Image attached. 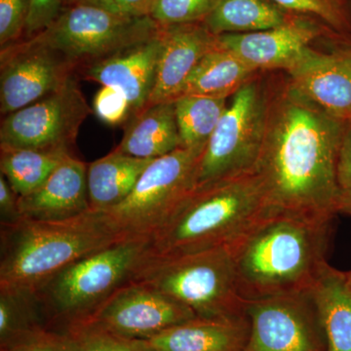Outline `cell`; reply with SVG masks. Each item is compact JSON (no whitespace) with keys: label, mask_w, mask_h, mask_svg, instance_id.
Returning a JSON list of instances; mask_svg holds the SVG:
<instances>
[{"label":"cell","mask_w":351,"mask_h":351,"mask_svg":"<svg viewBox=\"0 0 351 351\" xmlns=\"http://www.w3.org/2000/svg\"><path fill=\"white\" fill-rule=\"evenodd\" d=\"M32 0H0V46L6 47L24 38Z\"/></svg>","instance_id":"32"},{"label":"cell","mask_w":351,"mask_h":351,"mask_svg":"<svg viewBox=\"0 0 351 351\" xmlns=\"http://www.w3.org/2000/svg\"><path fill=\"white\" fill-rule=\"evenodd\" d=\"M133 281L147 284L202 319L245 314L230 246L169 257H151Z\"/></svg>","instance_id":"6"},{"label":"cell","mask_w":351,"mask_h":351,"mask_svg":"<svg viewBox=\"0 0 351 351\" xmlns=\"http://www.w3.org/2000/svg\"><path fill=\"white\" fill-rule=\"evenodd\" d=\"M162 27V47L159 54L156 84L149 106L174 101L200 60L218 45V36L203 23Z\"/></svg>","instance_id":"17"},{"label":"cell","mask_w":351,"mask_h":351,"mask_svg":"<svg viewBox=\"0 0 351 351\" xmlns=\"http://www.w3.org/2000/svg\"><path fill=\"white\" fill-rule=\"evenodd\" d=\"M203 152L180 147L154 159L128 197L105 212L115 232L122 237H152L196 188Z\"/></svg>","instance_id":"8"},{"label":"cell","mask_w":351,"mask_h":351,"mask_svg":"<svg viewBox=\"0 0 351 351\" xmlns=\"http://www.w3.org/2000/svg\"><path fill=\"white\" fill-rule=\"evenodd\" d=\"M246 313L225 319H196L142 339L151 351H242L248 341Z\"/></svg>","instance_id":"19"},{"label":"cell","mask_w":351,"mask_h":351,"mask_svg":"<svg viewBox=\"0 0 351 351\" xmlns=\"http://www.w3.org/2000/svg\"><path fill=\"white\" fill-rule=\"evenodd\" d=\"M285 73L301 93L330 114L351 119V36L337 38L327 50L313 46Z\"/></svg>","instance_id":"15"},{"label":"cell","mask_w":351,"mask_h":351,"mask_svg":"<svg viewBox=\"0 0 351 351\" xmlns=\"http://www.w3.org/2000/svg\"><path fill=\"white\" fill-rule=\"evenodd\" d=\"M346 284H348V287L350 288V290L351 291V271L348 272V274H346Z\"/></svg>","instance_id":"39"},{"label":"cell","mask_w":351,"mask_h":351,"mask_svg":"<svg viewBox=\"0 0 351 351\" xmlns=\"http://www.w3.org/2000/svg\"><path fill=\"white\" fill-rule=\"evenodd\" d=\"M151 248V237H125L71 263L48 279L34 291L48 326L64 330L87 319L135 279L152 257Z\"/></svg>","instance_id":"5"},{"label":"cell","mask_w":351,"mask_h":351,"mask_svg":"<svg viewBox=\"0 0 351 351\" xmlns=\"http://www.w3.org/2000/svg\"><path fill=\"white\" fill-rule=\"evenodd\" d=\"M154 0H87L89 4L127 18L151 17Z\"/></svg>","instance_id":"36"},{"label":"cell","mask_w":351,"mask_h":351,"mask_svg":"<svg viewBox=\"0 0 351 351\" xmlns=\"http://www.w3.org/2000/svg\"><path fill=\"white\" fill-rule=\"evenodd\" d=\"M0 226V288L32 292L71 263L125 239L105 212L92 209L63 221Z\"/></svg>","instance_id":"4"},{"label":"cell","mask_w":351,"mask_h":351,"mask_svg":"<svg viewBox=\"0 0 351 351\" xmlns=\"http://www.w3.org/2000/svg\"><path fill=\"white\" fill-rule=\"evenodd\" d=\"M88 164L71 154L43 186L19 196L21 218L34 221H63L89 211Z\"/></svg>","instance_id":"18"},{"label":"cell","mask_w":351,"mask_h":351,"mask_svg":"<svg viewBox=\"0 0 351 351\" xmlns=\"http://www.w3.org/2000/svg\"><path fill=\"white\" fill-rule=\"evenodd\" d=\"M335 34H339L319 21L295 15L281 27L251 34H221L218 41L258 71L288 73L318 40Z\"/></svg>","instance_id":"14"},{"label":"cell","mask_w":351,"mask_h":351,"mask_svg":"<svg viewBox=\"0 0 351 351\" xmlns=\"http://www.w3.org/2000/svg\"><path fill=\"white\" fill-rule=\"evenodd\" d=\"M0 225H12L21 219L19 195L11 188L3 175L0 174Z\"/></svg>","instance_id":"37"},{"label":"cell","mask_w":351,"mask_h":351,"mask_svg":"<svg viewBox=\"0 0 351 351\" xmlns=\"http://www.w3.org/2000/svg\"><path fill=\"white\" fill-rule=\"evenodd\" d=\"M261 71L232 97L198 165L196 188L251 172L262 151L269 114V78Z\"/></svg>","instance_id":"7"},{"label":"cell","mask_w":351,"mask_h":351,"mask_svg":"<svg viewBox=\"0 0 351 351\" xmlns=\"http://www.w3.org/2000/svg\"><path fill=\"white\" fill-rule=\"evenodd\" d=\"M250 64L219 44L208 52L191 71L182 95L226 98L232 97L260 73Z\"/></svg>","instance_id":"22"},{"label":"cell","mask_w":351,"mask_h":351,"mask_svg":"<svg viewBox=\"0 0 351 351\" xmlns=\"http://www.w3.org/2000/svg\"><path fill=\"white\" fill-rule=\"evenodd\" d=\"M267 210L265 189L255 171L197 186L152 234V257L230 245Z\"/></svg>","instance_id":"3"},{"label":"cell","mask_w":351,"mask_h":351,"mask_svg":"<svg viewBox=\"0 0 351 351\" xmlns=\"http://www.w3.org/2000/svg\"><path fill=\"white\" fill-rule=\"evenodd\" d=\"M113 151L142 159H156L182 147L174 101L154 104L129 120Z\"/></svg>","instance_id":"20"},{"label":"cell","mask_w":351,"mask_h":351,"mask_svg":"<svg viewBox=\"0 0 351 351\" xmlns=\"http://www.w3.org/2000/svg\"><path fill=\"white\" fill-rule=\"evenodd\" d=\"M87 0H62L63 2L64 8H66V7L77 5V4L84 3Z\"/></svg>","instance_id":"38"},{"label":"cell","mask_w":351,"mask_h":351,"mask_svg":"<svg viewBox=\"0 0 351 351\" xmlns=\"http://www.w3.org/2000/svg\"><path fill=\"white\" fill-rule=\"evenodd\" d=\"M250 322L242 351H327L313 291L245 302Z\"/></svg>","instance_id":"11"},{"label":"cell","mask_w":351,"mask_h":351,"mask_svg":"<svg viewBox=\"0 0 351 351\" xmlns=\"http://www.w3.org/2000/svg\"><path fill=\"white\" fill-rule=\"evenodd\" d=\"M196 318L191 309L169 295L147 284L131 281L82 322L124 338L147 339Z\"/></svg>","instance_id":"13"},{"label":"cell","mask_w":351,"mask_h":351,"mask_svg":"<svg viewBox=\"0 0 351 351\" xmlns=\"http://www.w3.org/2000/svg\"><path fill=\"white\" fill-rule=\"evenodd\" d=\"M174 104L182 147L204 152L228 108V99L182 95Z\"/></svg>","instance_id":"26"},{"label":"cell","mask_w":351,"mask_h":351,"mask_svg":"<svg viewBox=\"0 0 351 351\" xmlns=\"http://www.w3.org/2000/svg\"><path fill=\"white\" fill-rule=\"evenodd\" d=\"M332 221L267 210L230 246L245 302L313 291L329 263Z\"/></svg>","instance_id":"2"},{"label":"cell","mask_w":351,"mask_h":351,"mask_svg":"<svg viewBox=\"0 0 351 351\" xmlns=\"http://www.w3.org/2000/svg\"><path fill=\"white\" fill-rule=\"evenodd\" d=\"M63 9L62 0H32L31 12L23 38H34L47 29Z\"/></svg>","instance_id":"35"},{"label":"cell","mask_w":351,"mask_h":351,"mask_svg":"<svg viewBox=\"0 0 351 351\" xmlns=\"http://www.w3.org/2000/svg\"><path fill=\"white\" fill-rule=\"evenodd\" d=\"M75 339L78 351H151L142 339L120 337L87 322L64 328Z\"/></svg>","instance_id":"29"},{"label":"cell","mask_w":351,"mask_h":351,"mask_svg":"<svg viewBox=\"0 0 351 351\" xmlns=\"http://www.w3.org/2000/svg\"><path fill=\"white\" fill-rule=\"evenodd\" d=\"M297 15L319 21L341 36H351V0H271Z\"/></svg>","instance_id":"28"},{"label":"cell","mask_w":351,"mask_h":351,"mask_svg":"<svg viewBox=\"0 0 351 351\" xmlns=\"http://www.w3.org/2000/svg\"><path fill=\"white\" fill-rule=\"evenodd\" d=\"M40 326L48 324L36 292L0 288V343Z\"/></svg>","instance_id":"27"},{"label":"cell","mask_w":351,"mask_h":351,"mask_svg":"<svg viewBox=\"0 0 351 351\" xmlns=\"http://www.w3.org/2000/svg\"><path fill=\"white\" fill-rule=\"evenodd\" d=\"M73 152L64 149H17L0 147V171L19 196L43 186Z\"/></svg>","instance_id":"25"},{"label":"cell","mask_w":351,"mask_h":351,"mask_svg":"<svg viewBox=\"0 0 351 351\" xmlns=\"http://www.w3.org/2000/svg\"><path fill=\"white\" fill-rule=\"evenodd\" d=\"M221 0H154L151 17L160 25L203 23Z\"/></svg>","instance_id":"31"},{"label":"cell","mask_w":351,"mask_h":351,"mask_svg":"<svg viewBox=\"0 0 351 351\" xmlns=\"http://www.w3.org/2000/svg\"><path fill=\"white\" fill-rule=\"evenodd\" d=\"M77 75V66L36 38L0 51V112L3 117L40 100Z\"/></svg>","instance_id":"12"},{"label":"cell","mask_w":351,"mask_h":351,"mask_svg":"<svg viewBox=\"0 0 351 351\" xmlns=\"http://www.w3.org/2000/svg\"><path fill=\"white\" fill-rule=\"evenodd\" d=\"M161 47L162 27L152 38L80 66L77 75L88 82L119 90L130 104L133 119L147 107L151 100Z\"/></svg>","instance_id":"16"},{"label":"cell","mask_w":351,"mask_h":351,"mask_svg":"<svg viewBox=\"0 0 351 351\" xmlns=\"http://www.w3.org/2000/svg\"><path fill=\"white\" fill-rule=\"evenodd\" d=\"M160 29L152 17H120L82 3L64 8L47 29L32 38L63 53L78 69L152 38Z\"/></svg>","instance_id":"9"},{"label":"cell","mask_w":351,"mask_h":351,"mask_svg":"<svg viewBox=\"0 0 351 351\" xmlns=\"http://www.w3.org/2000/svg\"><path fill=\"white\" fill-rule=\"evenodd\" d=\"M93 110L108 125H125L131 119L130 104L126 97L119 90L110 86H103L97 92Z\"/></svg>","instance_id":"33"},{"label":"cell","mask_w":351,"mask_h":351,"mask_svg":"<svg viewBox=\"0 0 351 351\" xmlns=\"http://www.w3.org/2000/svg\"><path fill=\"white\" fill-rule=\"evenodd\" d=\"M339 211L351 216V119L346 122L337 163Z\"/></svg>","instance_id":"34"},{"label":"cell","mask_w":351,"mask_h":351,"mask_svg":"<svg viewBox=\"0 0 351 351\" xmlns=\"http://www.w3.org/2000/svg\"><path fill=\"white\" fill-rule=\"evenodd\" d=\"M313 294L326 335L327 351H351V291L346 274L328 265Z\"/></svg>","instance_id":"23"},{"label":"cell","mask_w":351,"mask_h":351,"mask_svg":"<svg viewBox=\"0 0 351 351\" xmlns=\"http://www.w3.org/2000/svg\"><path fill=\"white\" fill-rule=\"evenodd\" d=\"M93 112L73 75L56 91L3 117L0 147L73 152L80 127Z\"/></svg>","instance_id":"10"},{"label":"cell","mask_w":351,"mask_h":351,"mask_svg":"<svg viewBox=\"0 0 351 351\" xmlns=\"http://www.w3.org/2000/svg\"><path fill=\"white\" fill-rule=\"evenodd\" d=\"M154 160L112 151L88 164L90 208L95 211L106 212L123 202Z\"/></svg>","instance_id":"21"},{"label":"cell","mask_w":351,"mask_h":351,"mask_svg":"<svg viewBox=\"0 0 351 351\" xmlns=\"http://www.w3.org/2000/svg\"><path fill=\"white\" fill-rule=\"evenodd\" d=\"M295 15L271 0H221L203 24L217 36L251 34L281 27Z\"/></svg>","instance_id":"24"},{"label":"cell","mask_w":351,"mask_h":351,"mask_svg":"<svg viewBox=\"0 0 351 351\" xmlns=\"http://www.w3.org/2000/svg\"><path fill=\"white\" fill-rule=\"evenodd\" d=\"M269 84L267 130L254 169L267 207L332 221L339 213L337 163L348 120L304 96L285 73L271 76Z\"/></svg>","instance_id":"1"},{"label":"cell","mask_w":351,"mask_h":351,"mask_svg":"<svg viewBox=\"0 0 351 351\" xmlns=\"http://www.w3.org/2000/svg\"><path fill=\"white\" fill-rule=\"evenodd\" d=\"M0 351H78V348L69 332L40 326L2 341Z\"/></svg>","instance_id":"30"}]
</instances>
